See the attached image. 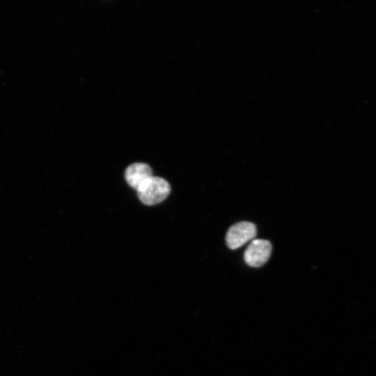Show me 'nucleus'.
<instances>
[{"label": "nucleus", "mask_w": 376, "mask_h": 376, "mask_svg": "<svg viewBox=\"0 0 376 376\" xmlns=\"http://www.w3.org/2000/svg\"><path fill=\"white\" fill-rule=\"evenodd\" d=\"M137 191L139 199L143 204L154 206L167 198L171 192V187L164 179L153 177Z\"/></svg>", "instance_id": "nucleus-1"}, {"label": "nucleus", "mask_w": 376, "mask_h": 376, "mask_svg": "<svg viewBox=\"0 0 376 376\" xmlns=\"http://www.w3.org/2000/svg\"><path fill=\"white\" fill-rule=\"evenodd\" d=\"M257 230L254 224L249 222H238L232 226L226 236L229 248L236 250L256 236Z\"/></svg>", "instance_id": "nucleus-2"}, {"label": "nucleus", "mask_w": 376, "mask_h": 376, "mask_svg": "<svg viewBox=\"0 0 376 376\" xmlns=\"http://www.w3.org/2000/svg\"><path fill=\"white\" fill-rule=\"evenodd\" d=\"M272 253V245L266 240H254L247 247L244 254L245 263L252 268L263 265Z\"/></svg>", "instance_id": "nucleus-3"}, {"label": "nucleus", "mask_w": 376, "mask_h": 376, "mask_svg": "<svg viewBox=\"0 0 376 376\" xmlns=\"http://www.w3.org/2000/svg\"><path fill=\"white\" fill-rule=\"evenodd\" d=\"M125 177L129 185L138 190L142 185L153 177L152 170L147 164L134 163L126 169Z\"/></svg>", "instance_id": "nucleus-4"}]
</instances>
